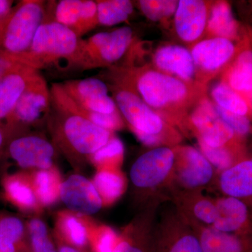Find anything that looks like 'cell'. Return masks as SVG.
Here are the masks:
<instances>
[{
  "label": "cell",
  "mask_w": 252,
  "mask_h": 252,
  "mask_svg": "<svg viewBox=\"0 0 252 252\" xmlns=\"http://www.w3.org/2000/svg\"><path fill=\"white\" fill-rule=\"evenodd\" d=\"M175 163V151L159 147L141 155L132 164L130 178L137 188H154L162 183Z\"/></svg>",
  "instance_id": "11"
},
{
  "label": "cell",
  "mask_w": 252,
  "mask_h": 252,
  "mask_svg": "<svg viewBox=\"0 0 252 252\" xmlns=\"http://www.w3.org/2000/svg\"><path fill=\"white\" fill-rule=\"evenodd\" d=\"M38 202L43 209L54 206L60 200L63 180L58 167L28 171Z\"/></svg>",
  "instance_id": "28"
},
{
  "label": "cell",
  "mask_w": 252,
  "mask_h": 252,
  "mask_svg": "<svg viewBox=\"0 0 252 252\" xmlns=\"http://www.w3.org/2000/svg\"><path fill=\"white\" fill-rule=\"evenodd\" d=\"M188 122L198 140L211 147H228L242 144L243 138L220 117L211 99L204 96L189 113Z\"/></svg>",
  "instance_id": "8"
},
{
  "label": "cell",
  "mask_w": 252,
  "mask_h": 252,
  "mask_svg": "<svg viewBox=\"0 0 252 252\" xmlns=\"http://www.w3.org/2000/svg\"><path fill=\"white\" fill-rule=\"evenodd\" d=\"M5 152L18 166L26 171L56 166V147L39 134L24 132L15 136L9 141Z\"/></svg>",
  "instance_id": "10"
},
{
  "label": "cell",
  "mask_w": 252,
  "mask_h": 252,
  "mask_svg": "<svg viewBox=\"0 0 252 252\" xmlns=\"http://www.w3.org/2000/svg\"><path fill=\"white\" fill-rule=\"evenodd\" d=\"M60 200L69 211L90 217L102 208L103 203L92 180L79 174L63 180Z\"/></svg>",
  "instance_id": "14"
},
{
  "label": "cell",
  "mask_w": 252,
  "mask_h": 252,
  "mask_svg": "<svg viewBox=\"0 0 252 252\" xmlns=\"http://www.w3.org/2000/svg\"><path fill=\"white\" fill-rule=\"evenodd\" d=\"M198 142L202 154L212 165L220 171H224L241 160L240 159L243 154L242 144L215 148L207 145L202 140H198Z\"/></svg>",
  "instance_id": "33"
},
{
  "label": "cell",
  "mask_w": 252,
  "mask_h": 252,
  "mask_svg": "<svg viewBox=\"0 0 252 252\" xmlns=\"http://www.w3.org/2000/svg\"><path fill=\"white\" fill-rule=\"evenodd\" d=\"M45 16V1H20L13 9L0 38V55L11 59L26 52Z\"/></svg>",
  "instance_id": "4"
},
{
  "label": "cell",
  "mask_w": 252,
  "mask_h": 252,
  "mask_svg": "<svg viewBox=\"0 0 252 252\" xmlns=\"http://www.w3.org/2000/svg\"><path fill=\"white\" fill-rule=\"evenodd\" d=\"M246 30L235 19L230 3L213 1L207 22V38H224L238 43L243 39Z\"/></svg>",
  "instance_id": "23"
},
{
  "label": "cell",
  "mask_w": 252,
  "mask_h": 252,
  "mask_svg": "<svg viewBox=\"0 0 252 252\" xmlns=\"http://www.w3.org/2000/svg\"><path fill=\"white\" fill-rule=\"evenodd\" d=\"M212 102L220 108L248 118L252 122V107L241 94L220 81L212 86L210 91Z\"/></svg>",
  "instance_id": "30"
},
{
  "label": "cell",
  "mask_w": 252,
  "mask_h": 252,
  "mask_svg": "<svg viewBox=\"0 0 252 252\" xmlns=\"http://www.w3.org/2000/svg\"><path fill=\"white\" fill-rule=\"evenodd\" d=\"M31 252H58L54 236L45 222L37 217L26 221Z\"/></svg>",
  "instance_id": "34"
},
{
  "label": "cell",
  "mask_w": 252,
  "mask_h": 252,
  "mask_svg": "<svg viewBox=\"0 0 252 252\" xmlns=\"http://www.w3.org/2000/svg\"><path fill=\"white\" fill-rule=\"evenodd\" d=\"M51 89L39 71L31 78L27 88L6 119L11 137L24 133L30 126L47 121L51 111Z\"/></svg>",
  "instance_id": "6"
},
{
  "label": "cell",
  "mask_w": 252,
  "mask_h": 252,
  "mask_svg": "<svg viewBox=\"0 0 252 252\" xmlns=\"http://www.w3.org/2000/svg\"><path fill=\"white\" fill-rule=\"evenodd\" d=\"M155 252H203L198 235L189 230L172 232L154 240Z\"/></svg>",
  "instance_id": "31"
},
{
  "label": "cell",
  "mask_w": 252,
  "mask_h": 252,
  "mask_svg": "<svg viewBox=\"0 0 252 252\" xmlns=\"http://www.w3.org/2000/svg\"><path fill=\"white\" fill-rule=\"evenodd\" d=\"M47 122L53 144L72 162L89 160L114 136V132L95 125L52 101Z\"/></svg>",
  "instance_id": "2"
},
{
  "label": "cell",
  "mask_w": 252,
  "mask_h": 252,
  "mask_svg": "<svg viewBox=\"0 0 252 252\" xmlns=\"http://www.w3.org/2000/svg\"><path fill=\"white\" fill-rule=\"evenodd\" d=\"M114 86V99L131 130L164 136L169 128L166 121L146 104L135 89L122 77Z\"/></svg>",
  "instance_id": "7"
},
{
  "label": "cell",
  "mask_w": 252,
  "mask_h": 252,
  "mask_svg": "<svg viewBox=\"0 0 252 252\" xmlns=\"http://www.w3.org/2000/svg\"><path fill=\"white\" fill-rule=\"evenodd\" d=\"M124 145L122 141L113 136L104 147L89 158V162L98 169H117L122 161Z\"/></svg>",
  "instance_id": "35"
},
{
  "label": "cell",
  "mask_w": 252,
  "mask_h": 252,
  "mask_svg": "<svg viewBox=\"0 0 252 252\" xmlns=\"http://www.w3.org/2000/svg\"><path fill=\"white\" fill-rule=\"evenodd\" d=\"M11 138L12 137L6 125L0 122V157L6 151V147Z\"/></svg>",
  "instance_id": "43"
},
{
  "label": "cell",
  "mask_w": 252,
  "mask_h": 252,
  "mask_svg": "<svg viewBox=\"0 0 252 252\" xmlns=\"http://www.w3.org/2000/svg\"><path fill=\"white\" fill-rule=\"evenodd\" d=\"M203 252H252V236L220 231L214 227L198 235Z\"/></svg>",
  "instance_id": "27"
},
{
  "label": "cell",
  "mask_w": 252,
  "mask_h": 252,
  "mask_svg": "<svg viewBox=\"0 0 252 252\" xmlns=\"http://www.w3.org/2000/svg\"><path fill=\"white\" fill-rule=\"evenodd\" d=\"M13 2L14 1L9 0H0V38L10 15L14 9Z\"/></svg>",
  "instance_id": "41"
},
{
  "label": "cell",
  "mask_w": 252,
  "mask_h": 252,
  "mask_svg": "<svg viewBox=\"0 0 252 252\" xmlns=\"http://www.w3.org/2000/svg\"><path fill=\"white\" fill-rule=\"evenodd\" d=\"M238 43L224 38H204L190 47L196 69L197 81L206 86L207 83L222 72L234 58Z\"/></svg>",
  "instance_id": "9"
},
{
  "label": "cell",
  "mask_w": 252,
  "mask_h": 252,
  "mask_svg": "<svg viewBox=\"0 0 252 252\" xmlns=\"http://www.w3.org/2000/svg\"><path fill=\"white\" fill-rule=\"evenodd\" d=\"M119 76L169 122H188L189 113L206 95V86L185 82L149 66L130 68Z\"/></svg>",
  "instance_id": "1"
},
{
  "label": "cell",
  "mask_w": 252,
  "mask_h": 252,
  "mask_svg": "<svg viewBox=\"0 0 252 252\" xmlns=\"http://www.w3.org/2000/svg\"><path fill=\"white\" fill-rule=\"evenodd\" d=\"M38 71L15 62L9 72L0 81V122L9 117L31 78Z\"/></svg>",
  "instance_id": "21"
},
{
  "label": "cell",
  "mask_w": 252,
  "mask_h": 252,
  "mask_svg": "<svg viewBox=\"0 0 252 252\" xmlns=\"http://www.w3.org/2000/svg\"><path fill=\"white\" fill-rule=\"evenodd\" d=\"M133 39V31L127 26L97 33L86 40L81 39L70 62L83 69L112 66L124 57Z\"/></svg>",
  "instance_id": "5"
},
{
  "label": "cell",
  "mask_w": 252,
  "mask_h": 252,
  "mask_svg": "<svg viewBox=\"0 0 252 252\" xmlns=\"http://www.w3.org/2000/svg\"><path fill=\"white\" fill-rule=\"evenodd\" d=\"M1 185L3 198L19 211L36 215L44 210L36 198L29 172L4 174Z\"/></svg>",
  "instance_id": "19"
},
{
  "label": "cell",
  "mask_w": 252,
  "mask_h": 252,
  "mask_svg": "<svg viewBox=\"0 0 252 252\" xmlns=\"http://www.w3.org/2000/svg\"><path fill=\"white\" fill-rule=\"evenodd\" d=\"M113 252H155L154 240H143L130 236L121 238Z\"/></svg>",
  "instance_id": "39"
},
{
  "label": "cell",
  "mask_w": 252,
  "mask_h": 252,
  "mask_svg": "<svg viewBox=\"0 0 252 252\" xmlns=\"http://www.w3.org/2000/svg\"><path fill=\"white\" fill-rule=\"evenodd\" d=\"M14 64V61L0 55V81L2 80L3 78L9 72Z\"/></svg>",
  "instance_id": "45"
},
{
  "label": "cell",
  "mask_w": 252,
  "mask_h": 252,
  "mask_svg": "<svg viewBox=\"0 0 252 252\" xmlns=\"http://www.w3.org/2000/svg\"><path fill=\"white\" fill-rule=\"evenodd\" d=\"M220 117L234 130L239 137H246L252 132V124L248 118L228 112L215 104Z\"/></svg>",
  "instance_id": "38"
},
{
  "label": "cell",
  "mask_w": 252,
  "mask_h": 252,
  "mask_svg": "<svg viewBox=\"0 0 252 252\" xmlns=\"http://www.w3.org/2000/svg\"><path fill=\"white\" fill-rule=\"evenodd\" d=\"M220 190L226 196L240 199L252 197V158H245L222 172Z\"/></svg>",
  "instance_id": "26"
},
{
  "label": "cell",
  "mask_w": 252,
  "mask_h": 252,
  "mask_svg": "<svg viewBox=\"0 0 252 252\" xmlns=\"http://www.w3.org/2000/svg\"><path fill=\"white\" fill-rule=\"evenodd\" d=\"M194 215L200 221L206 224H212L216 220L217 211L216 204L207 199H201L194 204Z\"/></svg>",
  "instance_id": "40"
},
{
  "label": "cell",
  "mask_w": 252,
  "mask_h": 252,
  "mask_svg": "<svg viewBox=\"0 0 252 252\" xmlns=\"http://www.w3.org/2000/svg\"><path fill=\"white\" fill-rule=\"evenodd\" d=\"M50 89L51 101L69 112L82 116L95 125L112 132L124 127L125 121L119 111L110 114L90 112L77 105L64 91L61 84H52Z\"/></svg>",
  "instance_id": "24"
},
{
  "label": "cell",
  "mask_w": 252,
  "mask_h": 252,
  "mask_svg": "<svg viewBox=\"0 0 252 252\" xmlns=\"http://www.w3.org/2000/svg\"><path fill=\"white\" fill-rule=\"evenodd\" d=\"M91 180L102 199L103 206L115 203L125 190V179L118 169H98Z\"/></svg>",
  "instance_id": "29"
},
{
  "label": "cell",
  "mask_w": 252,
  "mask_h": 252,
  "mask_svg": "<svg viewBox=\"0 0 252 252\" xmlns=\"http://www.w3.org/2000/svg\"><path fill=\"white\" fill-rule=\"evenodd\" d=\"M94 223L89 217L68 210H60L55 217L54 236L71 246L87 250L89 232Z\"/></svg>",
  "instance_id": "22"
},
{
  "label": "cell",
  "mask_w": 252,
  "mask_h": 252,
  "mask_svg": "<svg viewBox=\"0 0 252 252\" xmlns=\"http://www.w3.org/2000/svg\"><path fill=\"white\" fill-rule=\"evenodd\" d=\"M139 9L148 19L154 22H162L175 14L178 1L175 0H140Z\"/></svg>",
  "instance_id": "37"
},
{
  "label": "cell",
  "mask_w": 252,
  "mask_h": 252,
  "mask_svg": "<svg viewBox=\"0 0 252 252\" xmlns=\"http://www.w3.org/2000/svg\"><path fill=\"white\" fill-rule=\"evenodd\" d=\"M215 204L217 215L214 228L224 233L252 236V217L244 200L225 196Z\"/></svg>",
  "instance_id": "20"
},
{
  "label": "cell",
  "mask_w": 252,
  "mask_h": 252,
  "mask_svg": "<svg viewBox=\"0 0 252 252\" xmlns=\"http://www.w3.org/2000/svg\"><path fill=\"white\" fill-rule=\"evenodd\" d=\"M97 21L101 26H116L127 21L134 6L129 0H97Z\"/></svg>",
  "instance_id": "32"
},
{
  "label": "cell",
  "mask_w": 252,
  "mask_h": 252,
  "mask_svg": "<svg viewBox=\"0 0 252 252\" xmlns=\"http://www.w3.org/2000/svg\"><path fill=\"white\" fill-rule=\"evenodd\" d=\"M0 252H31L27 223L17 215L0 211Z\"/></svg>",
  "instance_id": "25"
},
{
  "label": "cell",
  "mask_w": 252,
  "mask_h": 252,
  "mask_svg": "<svg viewBox=\"0 0 252 252\" xmlns=\"http://www.w3.org/2000/svg\"><path fill=\"white\" fill-rule=\"evenodd\" d=\"M220 81L243 96L252 106V49L247 30L238 42L234 58L220 74Z\"/></svg>",
  "instance_id": "16"
},
{
  "label": "cell",
  "mask_w": 252,
  "mask_h": 252,
  "mask_svg": "<svg viewBox=\"0 0 252 252\" xmlns=\"http://www.w3.org/2000/svg\"><path fill=\"white\" fill-rule=\"evenodd\" d=\"M137 139L148 147H157L163 142V136L151 135V134L144 133L137 130H131Z\"/></svg>",
  "instance_id": "42"
},
{
  "label": "cell",
  "mask_w": 252,
  "mask_h": 252,
  "mask_svg": "<svg viewBox=\"0 0 252 252\" xmlns=\"http://www.w3.org/2000/svg\"><path fill=\"white\" fill-rule=\"evenodd\" d=\"M54 5L53 21L69 28L80 39L99 26L94 0H61Z\"/></svg>",
  "instance_id": "15"
},
{
  "label": "cell",
  "mask_w": 252,
  "mask_h": 252,
  "mask_svg": "<svg viewBox=\"0 0 252 252\" xmlns=\"http://www.w3.org/2000/svg\"><path fill=\"white\" fill-rule=\"evenodd\" d=\"M55 243H56V247H57L58 252H91L88 250H83L75 248V247L71 246L68 244L64 243L60 239L54 237Z\"/></svg>",
  "instance_id": "44"
},
{
  "label": "cell",
  "mask_w": 252,
  "mask_h": 252,
  "mask_svg": "<svg viewBox=\"0 0 252 252\" xmlns=\"http://www.w3.org/2000/svg\"><path fill=\"white\" fill-rule=\"evenodd\" d=\"M175 154L177 178L183 187L199 188L211 181L213 167L201 152L186 146L177 149Z\"/></svg>",
  "instance_id": "17"
},
{
  "label": "cell",
  "mask_w": 252,
  "mask_h": 252,
  "mask_svg": "<svg viewBox=\"0 0 252 252\" xmlns=\"http://www.w3.org/2000/svg\"><path fill=\"white\" fill-rule=\"evenodd\" d=\"M80 40L69 28L53 20L44 19L29 49L9 59L39 70L62 59L70 61L77 53Z\"/></svg>",
  "instance_id": "3"
},
{
  "label": "cell",
  "mask_w": 252,
  "mask_h": 252,
  "mask_svg": "<svg viewBox=\"0 0 252 252\" xmlns=\"http://www.w3.org/2000/svg\"><path fill=\"white\" fill-rule=\"evenodd\" d=\"M247 32H248L249 39H250V44H251L252 49V28L247 30Z\"/></svg>",
  "instance_id": "46"
},
{
  "label": "cell",
  "mask_w": 252,
  "mask_h": 252,
  "mask_svg": "<svg viewBox=\"0 0 252 252\" xmlns=\"http://www.w3.org/2000/svg\"><path fill=\"white\" fill-rule=\"evenodd\" d=\"M154 68L190 84H198L196 69L190 50L177 44L158 48L152 59Z\"/></svg>",
  "instance_id": "18"
},
{
  "label": "cell",
  "mask_w": 252,
  "mask_h": 252,
  "mask_svg": "<svg viewBox=\"0 0 252 252\" xmlns=\"http://www.w3.org/2000/svg\"><path fill=\"white\" fill-rule=\"evenodd\" d=\"M63 89L79 107L90 112L110 114L118 112L107 84L97 78L74 79L61 83Z\"/></svg>",
  "instance_id": "12"
},
{
  "label": "cell",
  "mask_w": 252,
  "mask_h": 252,
  "mask_svg": "<svg viewBox=\"0 0 252 252\" xmlns=\"http://www.w3.org/2000/svg\"><path fill=\"white\" fill-rule=\"evenodd\" d=\"M212 1L180 0L174 15L177 35L190 47L204 39Z\"/></svg>",
  "instance_id": "13"
},
{
  "label": "cell",
  "mask_w": 252,
  "mask_h": 252,
  "mask_svg": "<svg viewBox=\"0 0 252 252\" xmlns=\"http://www.w3.org/2000/svg\"><path fill=\"white\" fill-rule=\"evenodd\" d=\"M120 237L110 227L93 223L89 232V249L91 252H113Z\"/></svg>",
  "instance_id": "36"
}]
</instances>
